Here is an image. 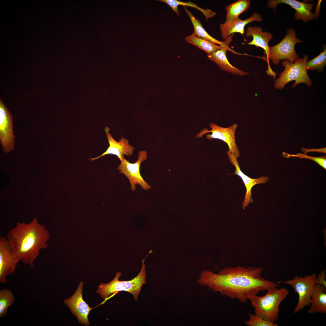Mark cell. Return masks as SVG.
<instances>
[{
  "label": "cell",
  "instance_id": "18",
  "mask_svg": "<svg viewBox=\"0 0 326 326\" xmlns=\"http://www.w3.org/2000/svg\"><path fill=\"white\" fill-rule=\"evenodd\" d=\"M227 50L235 53L234 51L229 48V46H223L221 49L207 54L208 58L216 64L222 71L241 76L248 75L249 72L240 69L229 63L226 56Z\"/></svg>",
  "mask_w": 326,
  "mask_h": 326
},
{
  "label": "cell",
  "instance_id": "21",
  "mask_svg": "<svg viewBox=\"0 0 326 326\" xmlns=\"http://www.w3.org/2000/svg\"><path fill=\"white\" fill-rule=\"evenodd\" d=\"M157 1L165 3L167 4L175 12L177 16H179L180 11L177 9L179 5L183 6H190L195 8L201 12L204 15L205 18L207 21L216 15V12L208 9H204L199 7L197 4L190 2H183L177 0H157Z\"/></svg>",
  "mask_w": 326,
  "mask_h": 326
},
{
  "label": "cell",
  "instance_id": "14",
  "mask_svg": "<svg viewBox=\"0 0 326 326\" xmlns=\"http://www.w3.org/2000/svg\"><path fill=\"white\" fill-rule=\"evenodd\" d=\"M104 130L109 146L106 151L100 155L90 158V159L91 160V161L108 154L116 155L120 161L123 159L124 155L129 156L133 155L134 148L129 144L127 139L122 137L119 142H117L113 138L109 133V127H106Z\"/></svg>",
  "mask_w": 326,
  "mask_h": 326
},
{
  "label": "cell",
  "instance_id": "1",
  "mask_svg": "<svg viewBox=\"0 0 326 326\" xmlns=\"http://www.w3.org/2000/svg\"><path fill=\"white\" fill-rule=\"evenodd\" d=\"M262 271L260 267L240 266L225 267L218 273L205 270L201 273L198 281L215 292L238 299L244 303L249 296L280 285L262 277Z\"/></svg>",
  "mask_w": 326,
  "mask_h": 326
},
{
  "label": "cell",
  "instance_id": "5",
  "mask_svg": "<svg viewBox=\"0 0 326 326\" xmlns=\"http://www.w3.org/2000/svg\"><path fill=\"white\" fill-rule=\"evenodd\" d=\"M308 58L307 55L303 58L298 59L293 62L289 60H285L282 63L284 67V71L279 74L278 78L274 83V87L276 89H282L289 82L295 80L292 87L300 83H304L308 87L312 85L311 78L308 75L306 64Z\"/></svg>",
  "mask_w": 326,
  "mask_h": 326
},
{
  "label": "cell",
  "instance_id": "13",
  "mask_svg": "<svg viewBox=\"0 0 326 326\" xmlns=\"http://www.w3.org/2000/svg\"><path fill=\"white\" fill-rule=\"evenodd\" d=\"M227 153L229 160L235 168L234 174L240 177L246 188V192L242 203V208L245 209L250 203H253L251 190L254 185L261 184H264L269 180V177L267 176H262L257 178H251L245 175L241 170L239 166L238 158L228 150Z\"/></svg>",
  "mask_w": 326,
  "mask_h": 326
},
{
  "label": "cell",
  "instance_id": "17",
  "mask_svg": "<svg viewBox=\"0 0 326 326\" xmlns=\"http://www.w3.org/2000/svg\"><path fill=\"white\" fill-rule=\"evenodd\" d=\"M245 36L247 37H250L251 36L253 37L252 41L247 43V44L260 47L264 50L267 56L268 63L267 71H270L272 69L268 61L270 50L268 43L273 38L272 35L267 31L263 32L262 28L260 27L249 26L246 29Z\"/></svg>",
  "mask_w": 326,
  "mask_h": 326
},
{
  "label": "cell",
  "instance_id": "8",
  "mask_svg": "<svg viewBox=\"0 0 326 326\" xmlns=\"http://www.w3.org/2000/svg\"><path fill=\"white\" fill-rule=\"evenodd\" d=\"M147 158V152L145 151L139 152L137 160L134 163H131L123 157L120 161L117 169L119 173L122 174L129 180L130 185L131 189L134 191L136 185H139L142 188L145 190H149L151 186L142 177L140 173V167L141 163L146 160Z\"/></svg>",
  "mask_w": 326,
  "mask_h": 326
},
{
  "label": "cell",
  "instance_id": "15",
  "mask_svg": "<svg viewBox=\"0 0 326 326\" xmlns=\"http://www.w3.org/2000/svg\"><path fill=\"white\" fill-rule=\"evenodd\" d=\"M268 7L274 9L280 3L289 5L296 11L294 16L296 20L301 19L307 22L315 18L314 14L311 12L315 5L314 3H307L296 0H272L268 1Z\"/></svg>",
  "mask_w": 326,
  "mask_h": 326
},
{
  "label": "cell",
  "instance_id": "24",
  "mask_svg": "<svg viewBox=\"0 0 326 326\" xmlns=\"http://www.w3.org/2000/svg\"><path fill=\"white\" fill-rule=\"evenodd\" d=\"M15 301L14 295L12 292L7 288L0 291V318L5 316L7 309Z\"/></svg>",
  "mask_w": 326,
  "mask_h": 326
},
{
  "label": "cell",
  "instance_id": "9",
  "mask_svg": "<svg viewBox=\"0 0 326 326\" xmlns=\"http://www.w3.org/2000/svg\"><path fill=\"white\" fill-rule=\"evenodd\" d=\"M211 128L210 130L204 129L196 136L197 138L201 137L206 133L211 132V134L206 135L207 139L211 140L213 139H217L223 141L227 144L230 152L234 154L238 158L240 156V152L235 138V133L238 124L234 123L226 128L218 126L214 123L209 125Z\"/></svg>",
  "mask_w": 326,
  "mask_h": 326
},
{
  "label": "cell",
  "instance_id": "20",
  "mask_svg": "<svg viewBox=\"0 0 326 326\" xmlns=\"http://www.w3.org/2000/svg\"><path fill=\"white\" fill-rule=\"evenodd\" d=\"M185 12L189 17L194 27V33L197 36L219 45H229L232 40L234 34H231L227 39L223 41L218 40L209 35L204 29L199 20L196 19L192 13L186 6H184Z\"/></svg>",
  "mask_w": 326,
  "mask_h": 326
},
{
  "label": "cell",
  "instance_id": "23",
  "mask_svg": "<svg viewBox=\"0 0 326 326\" xmlns=\"http://www.w3.org/2000/svg\"><path fill=\"white\" fill-rule=\"evenodd\" d=\"M185 40L187 43H191L203 50L207 54L221 49L223 46H225L217 45L197 36L194 33L186 37Z\"/></svg>",
  "mask_w": 326,
  "mask_h": 326
},
{
  "label": "cell",
  "instance_id": "16",
  "mask_svg": "<svg viewBox=\"0 0 326 326\" xmlns=\"http://www.w3.org/2000/svg\"><path fill=\"white\" fill-rule=\"evenodd\" d=\"M262 20V18L259 14L254 13L250 17L244 20L238 18L232 21H225L219 26L222 38L225 40L231 34L235 33L243 35L245 33V27L247 24L253 21L261 22Z\"/></svg>",
  "mask_w": 326,
  "mask_h": 326
},
{
  "label": "cell",
  "instance_id": "6",
  "mask_svg": "<svg viewBox=\"0 0 326 326\" xmlns=\"http://www.w3.org/2000/svg\"><path fill=\"white\" fill-rule=\"evenodd\" d=\"M303 42L296 37V33L293 29H288L285 36L280 42L270 47L268 61L271 60L276 65H279L280 61L283 59H286L295 62L299 58L295 50V46L297 43Z\"/></svg>",
  "mask_w": 326,
  "mask_h": 326
},
{
  "label": "cell",
  "instance_id": "27",
  "mask_svg": "<svg viewBox=\"0 0 326 326\" xmlns=\"http://www.w3.org/2000/svg\"><path fill=\"white\" fill-rule=\"evenodd\" d=\"M290 156L296 157L300 158H307L315 161L321 166L326 169V159L324 157H314L308 156L299 153L295 155H290Z\"/></svg>",
  "mask_w": 326,
  "mask_h": 326
},
{
  "label": "cell",
  "instance_id": "25",
  "mask_svg": "<svg viewBox=\"0 0 326 326\" xmlns=\"http://www.w3.org/2000/svg\"><path fill=\"white\" fill-rule=\"evenodd\" d=\"M323 51L316 57L307 61L306 68L307 70H316L319 72L322 71L326 64V46H323Z\"/></svg>",
  "mask_w": 326,
  "mask_h": 326
},
{
  "label": "cell",
  "instance_id": "4",
  "mask_svg": "<svg viewBox=\"0 0 326 326\" xmlns=\"http://www.w3.org/2000/svg\"><path fill=\"white\" fill-rule=\"evenodd\" d=\"M146 257L142 260L141 269L136 277L130 280L119 281V279L122 273L120 272H117L116 273L115 276L111 281L107 283H100L96 292L99 294L102 298L105 300L112 294L117 293L121 291H127L131 294L135 300L137 301L142 286L147 283L145 280V265L144 264Z\"/></svg>",
  "mask_w": 326,
  "mask_h": 326
},
{
  "label": "cell",
  "instance_id": "29",
  "mask_svg": "<svg viewBox=\"0 0 326 326\" xmlns=\"http://www.w3.org/2000/svg\"><path fill=\"white\" fill-rule=\"evenodd\" d=\"M321 1V0H319V3H318L317 4L316 11H315V13L314 14L315 18H318V17L319 12V11L320 8V3Z\"/></svg>",
  "mask_w": 326,
  "mask_h": 326
},
{
  "label": "cell",
  "instance_id": "28",
  "mask_svg": "<svg viewBox=\"0 0 326 326\" xmlns=\"http://www.w3.org/2000/svg\"><path fill=\"white\" fill-rule=\"evenodd\" d=\"M326 275L325 271H322L318 274L316 277L315 284L322 285L326 288Z\"/></svg>",
  "mask_w": 326,
  "mask_h": 326
},
{
  "label": "cell",
  "instance_id": "22",
  "mask_svg": "<svg viewBox=\"0 0 326 326\" xmlns=\"http://www.w3.org/2000/svg\"><path fill=\"white\" fill-rule=\"evenodd\" d=\"M250 4L249 0H239L227 6L225 8L227 13L225 22L238 18L239 15L248 9Z\"/></svg>",
  "mask_w": 326,
  "mask_h": 326
},
{
  "label": "cell",
  "instance_id": "26",
  "mask_svg": "<svg viewBox=\"0 0 326 326\" xmlns=\"http://www.w3.org/2000/svg\"><path fill=\"white\" fill-rule=\"evenodd\" d=\"M249 319L244 321L248 326H278V324L264 320L256 315L248 313Z\"/></svg>",
  "mask_w": 326,
  "mask_h": 326
},
{
  "label": "cell",
  "instance_id": "11",
  "mask_svg": "<svg viewBox=\"0 0 326 326\" xmlns=\"http://www.w3.org/2000/svg\"><path fill=\"white\" fill-rule=\"evenodd\" d=\"M19 261L7 238H0V282L5 284L6 277L14 273Z\"/></svg>",
  "mask_w": 326,
  "mask_h": 326
},
{
  "label": "cell",
  "instance_id": "19",
  "mask_svg": "<svg viewBox=\"0 0 326 326\" xmlns=\"http://www.w3.org/2000/svg\"><path fill=\"white\" fill-rule=\"evenodd\" d=\"M326 288L322 285L315 284L311 295V306L308 313L317 312L326 313Z\"/></svg>",
  "mask_w": 326,
  "mask_h": 326
},
{
  "label": "cell",
  "instance_id": "10",
  "mask_svg": "<svg viewBox=\"0 0 326 326\" xmlns=\"http://www.w3.org/2000/svg\"><path fill=\"white\" fill-rule=\"evenodd\" d=\"M13 116L0 100V141L3 151L9 153L14 147Z\"/></svg>",
  "mask_w": 326,
  "mask_h": 326
},
{
  "label": "cell",
  "instance_id": "3",
  "mask_svg": "<svg viewBox=\"0 0 326 326\" xmlns=\"http://www.w3.org/2000/svg\"><path fill=\"white\" fill-rule=\"evenodd\" d=\"M263 296H250L248 299L254 308L255 314L267 321L275 323L278 318L279 307L287 296L289 291L286 289L270 288Z\"/></svg>",
  "mask_w": 326,
  "mask_h": 326
},
{
  "label": "cell",
  "instance_id": "12",
  "mask_svg": "<svg viewBox=\"0 0 326 326\" xmlns=\"http://www.w3.org/2000/svg\"><path fill=\"white\" fill-rule=\"evenodd\" d=\"M83 283L80 282L74 294L64 302L70 309L72 314L77 318L79 323L85 326L89 325L88 316L93 308L83 299L82 296Z\"/></svg>",
  "mask_w": 326,
  "mask_h": 326
},
{
  "label": "cell",
  "instance_id": "7",
  "mask_svg": "<svg viewBox=\"0 0 326 326\" xmlns=\"http://www.w3.org/2000/svg\"><path fill=\"white\" fill-rule=\"evenodd\" d=\"M316 277V274L314 273L304 277L296 275L292 280L276 282L291 286L294 292L298 293V301L294 309V313H297L305 307L310 305L311 295L315 284Z\"/></svg>",
  "mask_w": 326,
  "mask_h": 326
},
{
  "label": "cell",
  "instance_id": "2",
  "mask_svg": "<svg viewBox=\"0 0 326 326\" xmlns=\"http://www.w3.org/2000/svg\"><path fill=\"white\" fill-rule=\"evenodd\" d=\"M7 238L19 261L33 268L40 251L48 248L50 235L45 225L35 218L28 223L18 222L8 231Z\"/></svg>",
  "mask_w": 326,
  "mask_h": 326
}]
</instances>
